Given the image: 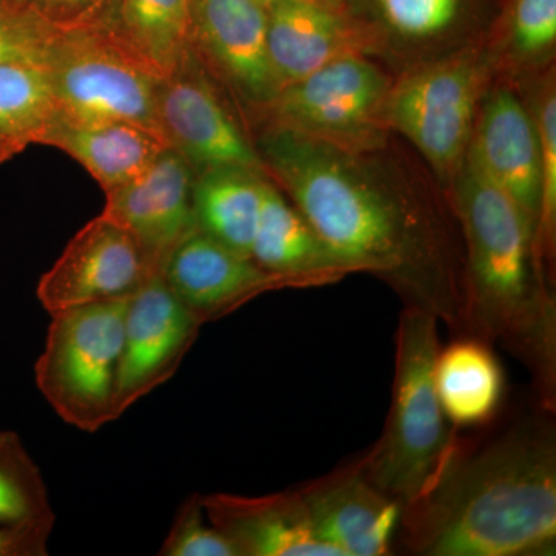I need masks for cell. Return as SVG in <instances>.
I'll return each mask as SVG.
<instances>
[{
  "mask_svg": "<svg viewBox=\"0 0 556 556\" xmlns=\"http://www.w3.org/2000/svg\"><path fill=\"white\" fill-rule=\"evenodd\" d=\"M266 174L353 269L386 280L405 306L468 334L466 262L431 204L379 179L320 139L266 127L257 139Z\"/></svg>",
  "mask_w": 556,
  "mask_h": 556,
  "instance_id": "6da1fadb",
  "label": "cell"
},
{
  "mask_svg": "<svg viewBox=\"0 0 556 556\" xmlns=\"http://www.w3.org/2000/svg\"><path fill=\"white\" fill-rule=\"evenodd\" d=\"M424 556H548L556 548V442L526 422L470 455L452 453L426 496L404 511Z\"/></svg>",
  "mask_w": 556,
  "mask_h": 556,
  "instance_id": "7a4b0ae2",
  "label": "cell"
},
{
  "mask_svg": "<svg viewBox=\"0 0 556 556\" xmlns=\"http://www.w3.org/2000/svg\"><path fill=\"white\" fill-rule=\"evenodd\" d=\"M456 179V217L466 240L467 325L530 372L540 405L556 407V305L535 229L467 152Z\"/></svg>",
  "mask_w": 556,
  "mask_h": 556,
  "instance_id": "3957f363",
  "label": "cell"
},
{
  "mask_svg": "<svg viewBox=\"0 0 556 556\" xmlns=\"http://www.w3.org/2000/svg\"><path fill=\"white\" fill-rule=\"evenodd\" d=\"M439 350L438 318L404 306L386 430L358 460L369 481L397 501L404 511L426 496L455 452V427L444 415L434 386Z\"/></svg>",
  "mask_w": 556,
  "mask_h": 556,
  "instance_id": "277c9868",
  "label": "cell"
},
{
  "mask_svg": "<svg viewBox=\"0 0 556 556\" xmlns=\"http://www.w3.org/2000/svg\"><path fill=\"white\" fill-rule=\"evenodd\" d=\"M127 299L51 316L35 365L39 393L53 412L86 433L118 419L116 387Z\"/></svg>",
  "mask_w": 556,
  "mask_h": 556,
  "instance_id": "5b68a950",
  "label": "cell"
},
{
  "mask_svg": "<svg viewBox=\"0 0 556 556\" xmlns=\"http://www.w3.org/2000/svg\"><path fill=\"white\" fill-rule=\"evenodd\" d=\"M40 67L56 101V123L121 121L144 127L167 142L156 108L161 79L97 24L58 27Z\"/></svg>",
  "mask_w": 556,
  "mask_h": 556,
  "instance_id": "8992f818",
  "label": "cell"
},
{
  "mask_svg": "<svg viewBox=\"0 0 556 556\" xmlns=\"http://www.w3.org/2000/svg\"><path fill=\"white\" fill-rule=\"evenodd\" d=\"M388 91L390 84L375 64L348 54L285 86L258 123L361 153L378 146Z\"/></svg>",
  "mask_w": 556,
  "mask_h": 556,
  "instance_id": "52a82bcc",
  "label": "cell"
},
{
  "mask_svg": "<svg viewBox=\"0 0 556 556\" xmlns=\"http://www.w3.org/2000/svg\"><path fill=\"white\" fill-rule=\"evenodd\" d=\"M482 72L470 54L416 70L388 91L383 119L442 175L459 172L475 130Z\"/></svg>",
  "mask_w": 556,
  "mask_h": 556,
  "instance_id": "ba28073f",
  "label": "cell"
},
{
  "mask_svg": "<svg viewBox=\"0 0 556 556\" xmlns=\"http://www.w3.org/2000/svg\"><path fill=\"white\" fill-rule=\"evenodd\" d=\"M189 49L212 83L258 121L281 90L268 53V13L257 0H189Z\"/></svg>",
  "mask_w": 556,
  "mask_h": 556,
  "instance_id": "9c48e42d",
  "label": "cell"
},
{
  "mask_svg": "<svg viewBox=\"0 0 556 556\" xmlns=\"http://www.w3.org/2000/svg\"><path fill=\"white\" fill-rule=\"evenodd\" d=\"M163 274L129 229L98 215L68 241L61 257L40 277L36 295L54 316L64 311L129 299L150 277Z\"/></svg>",
  "mask_w": 556,
  "mask_h": 556,
  "instance_id": "30bf717a",
  "label": "cell"
},
{
  "mask_svg": "<svg viewBox=\"0 0 556 556\" xmlns=\"http://www.w3.org/2000/svg\"><path fill=\"white\" fill-rule=\"evenodd\" d=\"M156 108L164 137L195 175L217 167L266 174L257 149L219 100L215 84L192 51L177 72L161 79Z\"/></svg>",
  "mask_w": 556,
  "mask_h": 556,
  "instance_id": "8fae6325",
  "label": "cell"
},
{
  "mask_svg": "<svg viewBox=\"0 0 556 556\" xmlns=\"http://www.w3.org/2000/svg\"><path fill=\"white\" fill-rule=\"evenodd\" d=\"M201 328L163 274L150 277L127 299L116 387L118 417L177 375Z\"/></svg>",
  "mask_w": 556,
  "mask_h": 556,
  "instance_id": "7c38bea8",
  "label": "cell"
},
{
  "mask_svg": "<svg viewBox=\"0 0 556 556\" xmlns=\"http://www.w3.org/2000/svg\"><path fill=\"white\" fill-rule=\"evenodd\" d=\"M318 538L339 556L391 554L404 508L367 478L361 463L300 486Z\"/></svg>",
  "mask_w": 556,
  "mask_h": 556,
  "instance_id": "4fadbf2b",
  "label": "cell"
},
{
  "mask_svg": "<svg viewBox=\"0 0 556 556\" xmlns=\"http://www.w3.org/2000/svg\"><path fill=\"white\" fill-rule=\"evenodd\" d=\"M163 278L203 325L229 316L265 292L289 288L283 278L263 269L249 255L199 229L172 251Z\"/></svg>",
  "mask_w": 556,
  "mask_h": 556,
  "instance_id": "5bb4252c",
  "label": "cell"
},
{
  "mask_svg": "<svg viewBox=\"0 0 556 556\" xmlns=\"http://www.w3.org/2000/svg\"><path fill=\"white\" fill-rule=\"evenodd\" d=\"M193 179L195 172L188 161L167 149L141 177L105 192L102 214L134 233L160 273L172 251L197 230Z\"/></svg>",
  "mask_w": 556,
  "mask_h": 556,
  "instance_id": "9a60e30c",
  "label": "cell"
},
{
  "mask_svg": "<svg viewBox=\"0 0 556 556\" xmlns=\"http://www.w3.org/2000/svg\"><path fill=\"white\" fill-rule=\"evenodd\" d=\"M208 521L239 556H339L318 538L299 489L265 496L201 495Z\"/></svg>",
  "mask_w": 556,
  "mask_h": 556,
  "instance_id": "2e32d148",
  "label": "cell"
},
{
  "mask_svg": "<svg viewBox=\"0 0 556 556\" xmlns=\"http://www.w3.org/2000/svg\"><path fill=\"white\" fill-rule=\"evenodd\" d=\"M468 153L482 172L521 208L535 229L540 218V141L535 116L517 94L495 91L482 105Z\"/></svg>",
  "mask_w": 556,
  "mask_h": 556,
  "instance_id": "e0dca14e",
  "label": "cell"
},
{
  "mask_svg": "<svg viewBox=\"0 0 556 556\" xmlns=\"http://www.w3.org/2000/svg\"><path fill=\"white\" fill-rule=\"evenodd\" d=\"M251 257L289 288L320 287L353 273L269 177L263 181Z\"/></svg>",
  "mask_w": 556,
  "mask_h": 556,
  "instance_id": "ac0fdd59",
  "label": "cell"
},
{
  "mask_svg": "<svg viewBox=\"0 0 556 556\" xmlns=\"http://www.w3.org/2000/svg\"><path fill=\"white\" fill-rule=\"evenodd\" d=\"M266 13L269 60L281 89L329 62L357 54V33L334 9L278 0Z\"/></svg>",
  "mask_w": 556,
  "mask_h": 556,
  "instance_id": "d6986e66",
  "label": "cell"
},
{
  "mask_svg": "<svg viewBox=\"0 0 556 556\" xmlns=\"http://www.w3.org/2000/svg\"><path fill=\"white\" fill-rule=\"evenodd\" d=\"M43 146L64 150L78 161L104 192L129 185L141 177L156 159L170 149L159 135L137 124L54 123L43 138Z\"/></svg>",
  "mask_w": 556,
  "mask_h": 556,
  "instance_id": "ffe728a7",
  "label": "cell"
},
{
  "mask_svg": "<svg viewBox=\"0 0 556 556\" xmlns=\"http://www.w3.org/2000/svg\"><path fill=\"white\" fill-rule=\"evenodd\" d=\"M127 53L164 79L189 54V0H110L93 22Z\"/></svg>",
  "mask_w": 556,
  "mask_h": 556,
  "instance_id": "44dd1931",
  "label": "cell"
},
{
  "mask_svg": "<svg viewBox=\"0 0 556 556\" xmlns=\"http://www.w3.org/2000/svg\"><path fill=\"white\" fill-rule=\"evenodd\" d=\"M490 343L459 336L439 350L434 386L455 428L479 427L496 415L504 396V371Z\"/></svg>",
  "mask_w": 556,
  "mask_h": 556,
  "instance_id": "7402d4cb",
  "label": "cell"
},
{
  "mask_svg": "<svg viewBox=\"0 0 556 556\" xmlns=\"http://www.w3.org/2000/svg\"><path fill=\"white\" fill-rule=\"evenodd\" d=\"M268 174L243 167H217L195 175L192 188L197 229L251 257Z\"/></svg>",
  "mask_w": 556,
  "mask_h": 556,
  "instance_id": "603a6c76",
  "label": "cell"
},
{
  "mask_svg": "<svg viewBox=\"0 0 556 556\" xmlns=\"http://www.w3.org/2000/svg\"><path fill=\"white\" fill-rule=\"evenodd\" d=\"M58 121L46 70L38 64H0V164L42 144Z\"/></svg>",
  "mask_w": 556,
  "mask_h": 556,
  "instance_id": "cb8c5ba5",
  "label": "cell"
},
{
  "mask_svg": "<svg viewBox=\"0 0 556 556\" xmlns=\"http://www.w3.org/2000/svg\"><path fill=\"white\" fill-rule=\"evenodd\" d=\"M54 517L42 471L16 431L0 430V526Z\"/></svg>",
  "mask_w": 556,
  "mask_h": 556,
  "instance_id": "d4e9b609",
  "label": "cell"
},
{
  "mask_svg": "<svg viewBox=\"0 0 556 556\" xmlns=\"http://www.w3.org/2000/svg\"><path fill=\"white\" fill-rule=\"evenodd\" d=\"M540 141L541 201L536 226V249L541 262L551 260L556 226V94L547 87L535 116Z\"/></svg>",
  "mask_w": 556,
  "mask_h": 556,
  "instance_id": "484cf974",
  "label": "cell"
},
{
  "mask_svg": "<svg viewBox=\"0 0 556 556\" xmlns=\"http://www.w3.org/2000/svg\"><path fill=\"white\" fill-rule=\"evenodd\" d=\"M159 555L239 556V552L228 538L208 521L201 495L193 493L178 507Z\"/></svg>",
  "mask_w": 556,
  "mask_h": 556,
  "instance_id": "4316f807",
  "label": "cell"
},
{
  "mask_svg": "<svg viewBox=\"0 0 556 556\" xmlns=\"http://www.w3.org/2000/svg\"><path fill=\"white\" fill-rule=\"evenodd\" d=\"M56 28L21 0H0V64L40 65Z\"/></svg>",
  "mask_w": 556,
  "mask_h": 556,
  "instance_id": "83f0119b",
  "label": "cell"
},
{
  "mask_svg": "<svg viewBox=\"0 0 556 556\" xmlns=\"http://www.w3.org/2000/svg\"><path fill=\"white\" fill-rule=\"evenodd\" d=\"M388 30L412 40L444 35L455 24L460 0H376Z\"/></svg>",
  "mask_w": 556,
  "mask_h": 556,
  "instance_id": "f1b7e54d",
  "label": "cell"
},
{
  "mask_svg": "<svg viewBox=\"0 0 556 556\" xmlns=\"http://www.w3.org/2000/svg\"><path fill=\"white\" fill-rule=\"evenodd\" d=\"M510 28L519 53H546L556 40V0H515Z\"/></svg>",
  "mask_w": 556,
  "mask_h": 556,
  "instance_id": "f546056e",
  "label": "cell"
},
{
  "mask_svg": "<svg viewBox=\"0 0 556 556\" xmlns=\"http://www.w3.org/2000/svg\"><path fill=\"white\" fill-rule=\"evenodd\" d=\"M56 518L0 526V556L49 555Z\"/></svg>",
  "mask_w": 556,
  "mask_h": 556,
  "instance_id": "4dcf8cb0",
  "label": "cell"
},
{
  "mask_svg": "<svg viewBox=\"0 0 556 556\" xmlns=\"http://www.w3.org/2000/svg\"><path fill=\"white\" fill-rule=\"evenodd\" d=\"M54 27L93 24L108 9L110 0H21Z\"/></svg>",
  "mask_w": 556,
  "mask_h": 556,
  "instance_id": "1f68e13d",
  "label": "cell"
},
{
  "mask_svg": "<svg viewBox=\"0 0 556 556\" xmlns=\"http://www.w3.org/2000/svg\"><path fill=\"white\" fill-rule=\"evenodd\" d=\"M257 2L262 3L265 9H268L270 3L278 2V0H257ZM300 2H309L316 3V5L328 7V9H334V3L332 0H300Z\"/></svg>",
  "mask_w": 556,
  "mask_h": 556,
  "instance_id": "d6a6232c",
  "label": "cell"
}]
</instances>
